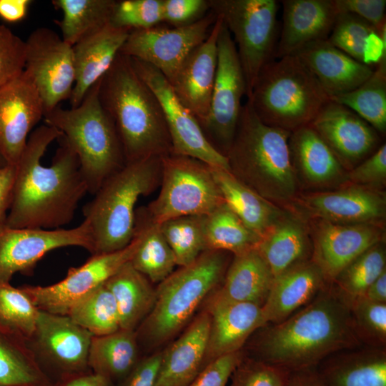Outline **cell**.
<instances>
[{
	"label": "cell",
	"mask_w": 386,
	"mask_h": 386,
	"mask_svg": "<svg viewBox=\"0 0 386 386\" xmlns=\"http://www.w3.org/2000/svg\"><path fill=\"white\" fill-rule=\"evenodd\" d=\"M14 167L6 226L55 229L72 221L88 188L79 158L59 130L46 124L34 129Z\"/></svg>",
	"instance_id": "6da1fadb"
},
{
	"label": "cell",
	"mask_w": 386,
	"mask_h": 386,
	"mask_svg": "<svg viewBox=\"0 0 386 386\" xmlns=\"http://www.w3.org/2000/svg\"><path fill=\"white\" fill-rule=\"evenodd\" d=\"M246 344V355L290 371L315 367L335 352L362 345L349 300L333 283L284 320L259 328Z\"/></svg>",
	"instance_id": "7a4b0ae2"
},
{
	"label": "cell",
	"mask_w": 386,
	"mask_h": 386,
	"mask_svg": "<svg viewBox=\"0 0 386 386\" xmlns=\"http://www.w3.org/2000/svg\"><path fill=\"white\" fill-rule=\"evenodd\" d=\"M99 98L115 126L127 162L172 153L161 104L129 56L118 54L100 79Z\"/></svg>",
	"instance_id": "3957f363"
},
{
	"label": "cell",
	"mask_w": 386,
	"mask_h": 386,
	"mask_svg": "<svg viewBox=\"0 0 386 386\" xmlns=\"http://www.w3.org/2000/svg\"><path fill=\"white\" fill-rule=\"evenodd\" d=\"M290 133L263 123L247 100L226 154L230 172L277 206L290 207L298 196L299 184L289 146Z\"/></svg>",
	"instance_id": "277c9868"
},
{
	"label": "cell",
	"mask_w": 386,
	"mask_h": 386,
	"mask_svg": "<svg viewBox=\"0 0 386 386\" xmlns=\"http://www.w3.org/2000/svg\"><path fill=\"white\" fill-rule=\"evenodd\" d=\"M232 257L227 251L206 250L158 284L154 306L135 330L138 342L154 347L177 335L222 284Z\"/></svg>",
	"instance_id": "5b68a950"
},
{
	"label": "cell",
	"mask_w": 386,
	"mask_h": 386,
	"mask_svg": "<svg viewBox=\"0 0 386 386\" xmlns=\"http://www.w3.org/2000/svg\"><path fill=\"white\" fill-rule=\"evenodd\" d=\"M162 157L127 162L108 177L82 209L93 243L91 254L120 250L134 234L136 204L160 184Z\"/></svg>",
	"instance_id": "8992f818"
},
{
	"label": "cell",
	"mask_w": 386,
	"mask_h": 386,
	"mask_svg": "<svg viewBox=\"0 0 386 386\" xmlns=\"http://www.w3.org/2000/svg\"><path fill=\"white\" fill-rule=\"evenodd\" d=\"M100 80L75 108L59 105L44 114L46 124L59 130L76 154L88 193L94 194L103 182L127 163L109 116L99 98Z\"/></svg>",
	"instance_id": "52a82bcc"
},
{
	"label": "cell",
	"mask_w": 386,
	"mask_h": 386,
	"mask_svg": "<svg viewBox=\"0 0 386 386\" xmlns=\"http://www.w3.org/2000/svg\"><path fill=\"white\" fill-rule=\"evenodd\" d=\"M247 100L263 123L292 132L310 124L330 99L300 59L290 55L262 69Z\"/></svg>",
	"instance_id": "ba28073f"
},
{
	"label": "cell",
	"mask_w": 386,
	"mask_h": 386,
	"mask_svg": "<svg viewBox=\"0 0 386 386\" xmlns=\"http://www.w3.org/2000/svg\"><path fill=\"white\" fill-rule=\"evenodd\" d=\"M235 44L247 86V98L262 69L273 60L277 44L275 0H208Z\"/></svg>",
	"instance_id": "9c48e42d"
},
{
	"label": "cell",
	"mask_w": 386,
	"mask_h": 386,
	"mask_svg": "<svg viewBox=\"0 0 386 386\" xmlns=\"http://www.w3.org/2000/svg\"><path fill=\"white\" fill-rule=\"evenodd\" d=\"M159 185L157 197L143 208L157 224L181 216L206 215L224 203L211 166L190 157H162Z\"/></svg>",
	"instance_id": "30bf717a"
},
{
	"label": "cell",
	"mask_w": 386,
	"mask_h": 386,
	"mask_svg": "<svg viewBox=\"0 0 386 386\" xmlns=\"http://www.w3.org/2000/svg\"><path fill=\"white\" fill-rule=\"evenodd\" d=\"M92 337L67 315L39 310L27 342L40 369L55 384L91 372L88 359Z\"/></svg>",
	"instance_id": "8fae6325"
},
{
	"label": "cell",
	"mask_w": 386,
	"mask_h": 386,
	"mask_svg": "<svg viewBox=\"0 0 386 386\" xmlns=\"http://www.w3.org/2000/svg\"><path fill=\"white\" fill-rule=\"evenodd\" d=\"M217 49L210 109L200 127L210 144L226 157L235 135L247 86L235 44L223 23L218 35Z\"/></svg>",
	"instance_id": "7c38bea8"
},
{
	"label": "cell",
	"mask_w": 386,
	"mask_h": 386,
	"mask_svg": "<svg viewBox=\"0 0 386 386\" xmlns=\"http://www.w3.org/2000/svg\"><path fill=\"white\" fill-rule=\"evenodd\" d=\"M141 239L140 234L134 231V237L127 247L112 252L91 254L82 265L71 267L59 282L48 286L20 287L39 310L67 315L75 304L104 284L131 261Z\"/></svg>",
	"instance_id": "4fadbf2b"
},
{
	"label": "cell",
	"mask_w": 386,
	"mask_h": 386,
	"mask_svg": "<svg viewBox=\"0 0 386 386\" xmlns=\"http://www.w3.org/2000/svg\"><path fill=\"white\" fill-rule=\"evenodd\" d=\"M25 44L24 71L34 84L46 114L71 97L75 84L72 46L47 27L34 29Z\"/></svg>",
	"instance_id": "5bb4252c"
},
{
	"label": "cell",
	"mask_w": 386,
	"mask_h": 386,
	"mask_svg": "<svg viewBox=\"0 0 386 386\" xmlns=\"http://www.w3.org/2000/svg\"><path fill=\"white\" fill-rule=\"evenodd\" d=\"M129 58L137 74L161 104L171 138L172 154L190 157L212 167L229 170L227 158L210 144L197 119L180 102L164 76L149 64Z\"/></svg>",
	"instance_id": "9a60e30c"
},
{
	"label": "cell",
	"mask_w": 386,
	"mask_h": 386,
	"mask_svg": "<svg viewBox=\"0 0 386 386\" xmlns=\"http://www.w3.org/2000/svg\"><path fill=\"white\" fill-rule=\"evenodd\" d=\"M216 19L209 10L202 19L186 26L157 25L131 31L119 53L149 64L170 83L190 53L208 37Z\"/></svg>",
	"instance_id": "2e32d148"
},
{
	"label": "cell",
	"mask_w": 386,
	"mask_h": 386,
	"mask_svg": "<svg viewBox=\"0 0 386 386\" xmlns=\"http://www.w3.org/2000/svg\"><path fill=\"white\" fill-rule=\"evenodd\" d=\"M93 251L90 228L84 220L69 229H44L0 227V282L10 283L16 273L31 275L48 252L65 247Z\"/></svg>",
	"instance_id": "e0dca14e"
},
{
	"label": "cell",
	"mask_w": 386,
	"mask_h": 386,
	"mask_svg": "<svg viewBox=\"0 0 386 386\" xmlns=\"http://www.w3.org/2000/svg\"><path fill=\"white\" fill-rule=\"evenodd\" d=\"M330 191L297 196L290 208L301 217L341 224L383 226L386 197L381 190L347 184Z\"/></svg>",
	"instance_id": "ac0fdd59"
},
{
	"label": "cell",
	"mask_w": 386,
	"mask_h": 386,
	"mask_svg": "<svg viewBox=\"0 0 386 386\" xmlns=\"http://www.w3.org/2000/svg\"><path fill=\"white\" fill-rule=\"evenodd\" d=\"M312 221L315 222L310 232L312 245L311 259L327 284H332L339 273L362 253L385 241L382 225Z\"/></svg>",
	"instance_id": "d6986e66"
},
{
	"label": "cell",
	"mask_w": 386,
	"mask_h": 386,
	"mask_svg": "<svg viewBox=\"0 0 386 386\" xmlns=\"http://www.w3.org/2000/svg\"><path fill=\"white\" fill-rule=\"evenodd\" d=\"M44 114L39 94L24 71L0 87V157L8 165L17 164Z\"/></svg>",
	"instance_id": "ffe728a7"
},
{
	"label": "cell",
	"mask_w": 386,
	"mask_h": 386,
	"mask_svg": "<svg viewBox=\"0 0 386 386\" xmlns=\"http://www.w3.org/2000/svg\"><path fill=\"white\" fill-rule=\"evenodd\" d=\"M310 125L347 171L377 149V132L353 111L332 100Z\"/></svg>",
	"instance_id": "44dd1931"
},
{
	"label": "cell",
	"mask_w": 386,
	"mask_h": 386,
	"mask_svg": "<svg viewBox=\"0 0 386 386\" xmlns=\"http://www.w3.org/2000/svg\"><path fill=\"white\" fill-rule=\"evenodd\" d=\"M222 25V20L217 17L208 37L190 53L169 83L199 125L206 120L210 109L217 68V39Z\"/></svg>",
	"instance_id": "7402d4cb"
},
{
	"label": "cell",
	"mask_w": 386,
	"mask_h": 386,
	"mask_svg": "<svg viewBox=\"0 0 386 386\" xmlns=\"http://www.w3.org/2000/svg\"><path fill=\"white\" fill-rule=\"evenodd\" d=\"M204 310L210 319L204 367L220 356L242 350L265 325L262 307L253 303L226 301L209 295Z\"/></svg>",
	"instance_id": "603a6c76"
},
{
	"label": "cell",
	"mask_w": 386,
	"mask_h": 386,
	"mask_svg": "<svg viewBox=\"0 0 386 386\" xmlns=\"http://www.w3.org/2000/svg\"><path fill=\"white\" fill-rule=\"evenodd\" d=\"M282 26L274 57L295 55L306 45L327 40L338 14L334 0H282Z\"/></svg>",
	"instance_id": "cb8c5ba5"
},
{
	"label": "cell",
	"mask_w": 386,
	"mask_h": 386,
	"mask_svg": "<svg viewBox=\"0 0 386 386\" xmlns=\"http://www.w3.org/2000/svg\"><path fill=\"white\" fill-rule=\"evenodd\" d=\"M289 146L298 184L317 189L347 184V170L310 124L290 133Z\"/></svg>",
	"instance_id": "d4e9b609"
},
{
	"label": "cell",
	"mask_w": 386,
	"mask_h": 386,
	"mask_svg": "<svg viewBox=\"0 0 386 386\" xmlns=\"http://www.w3.org/2000/svg\"><path fill=\"white\" fill-rule=\"evenodd\" d=\"M129 32L109 24L72 46L75 84L69 99L71 108L78 107L88 91L107 72Z\"/></svg>",
	"instance_id": "484cf974"
},
{
	"label": "cell",
	"mask_w": 386,
	"mask_h": 386,
	"mask_svg": "<svg viewBox=\"0 0 386 386\" xmlns=\"http://www.w3.org/2000/svg\"><path fill=\"white\" fill-rule=\"evenodd\" d=\"M210 319L203 310L162 351L155 386H187L204 368Z\"/></svg>",
	"instance_id": "4316f807"
},
{
	"label": "cell",
	"mask_w": 386,
	"mask_h": 386,
	"mask_svg": "<svg viewBox=\"0 0 386 386\" xmlns=\"http://www.w3.org/2000/svg\"><path fill=\"white\" fill-rule=\"evenodd\" d=\"M330 98L354 90L372 74L374 67L350 56L327 39L312 42L297 54Z\"/></svg>",
	"instance_id": "83f0119b"
},
{
	"label": "cell",
	"mask_w": 386,
	"mask_h": 386,
	"mask_svg": "<svg viewBox=\"0 0 386 386\" xmlns=\"http://www.w3.org/2000/svg\"><path fill=\"white\" fill-rule=\"evenodd\" d=\"M327 284L312 259L275 277L262 306L264 323L275 324L284 320L310 302Z\"/></svg>",
	"instance_id": "f1b7e54d"
},
{
	"label": "cell",
	"mask_w": 386,
	"mask_h": 386,
	"mask_svg": "<svg viewBox=\"0 0 386 386\" xmlns=\"http://www.w3.org/2000/svg\"><path fill=\"white\" fill-rule=\"evenodd\" d=\"M256 247L274 278L295 265L311 259L309 226L298 214L284 211L260 237Z\"/></svg>",
	"instance_id": "f546056e"
},
{
	"label": "cell",
	"mask_w": 386,
	"mask_h": 386,
	"mask_svg": "<svg viewBox=\"0 0 386 386\" xmlns=\"http://www.w3.org/2000/svg\"><path fill=\"white\" fill-rule=\"evenodd\" d=\"M316 367L327 386H386V348L362 345L344 350Z\"/></svg>",
	"instance_id": "4dcf8cb0"
},
{
	"label": "cell",
	"mask_w": 386,
	"mask_h": 386,
	"mask_svg": "<svg viewBox=\"0 0 386 386\" xmlns=\"http://www.w3.org/2000/svg\"><path fill=\"white\" fill-rule=\"evenodd\" d=\"M274 276L257 247L234 254L222 284L210 295L215 298L262 307Z\"/></svg>",
	"instance_id": "1f68e13d"
},
{
	"label": "cell",
	"mask_w": 386,
	"mask_h": 386,
	"mask_svg": "<svg viewBox=\"0 0 386 386\" xmlns=\"http://www.w3.org/2000/svg\"><path fill=\"white\" fill-rule=\"evenodd\" d=\"M211 167L224 202L259 237L284 214V210L245 185L229 170Z\"/></svg>",
	"instance_id": "d6a6232c"
},
{
	"label": "cell",
	"mask_w": 386,
	"mask_h": 386,
	"mask_svg": "<svg viewBox=\"0 0 386 386\" xmlns=\"http://www.w3.org/2000/svg\"><path fill=\"white\" fill-rule=\"evenodd\" d=\"M104 284L115 300L120 328L135 331L154 306L156 290L152 282L129 262Z\"/></svg>",
	"instance_id": "836d02e7"
},
{
	"label": "cell",
	"mask_w": 386,
	"mask_h": 386,
	"mask_svg": "<svg viewBox=\"0 0 386 386\" xmlns=\"http://www.w3.org/2000/svg\"><path fill=\"white\" fill-rule=\"evenodd\" d=\"M139 360L135 331L120 329L112 334L92 337L88 359L89 368L114 386L130 373Z\"/></svg>",
	"instance_id": "e575fe53"
},
{
	"label": "cell",
	"mask_w": 386,
	"mask_h": 386,
	"mask_svg": "<svg viewBox=\"0 0 386 386\" xmlns=\"http://www.w3.org/2000/svg\"><path fill=\"white\" fill-rule=\"evenodd\" d=\"M27 340L0 322V386H51Z\"/></svg>",
	"instance_id": "d590c367"
},
{
	"label": "cell",
	"mask_w": 386,
	"mask_h": 386,
	"mask_svg": "<svg viewBox=\"0 0 386 386\" xmlns=\"http://www.w3.org/2000/svg\"><path fill=\"white\" fill-rule=\"evenodd\" d=\"M134 230L142 239L130 262L152 283L159 284L174 272L177 266L174 254L159 224L152 222L143 208L136 209Z\"/></svg>",
	"instance_id": "8d00e7d4"
},
{
	"label": "cell",
	"mask_w": 386,
	"mask_h": 386,
	"mask_svg": "<svg viewBox=\"0 0 386 386\" xmlns=\"http://www.w3.org/2000/svg\"><path fill=\"white\" fill-rule=\"evenodd\" d=\"M114 0H53L63 14L55 21L61 38L71 46L109 24Z\"/></svg>",
	"instance_id": "74e56055"
},
{
	"label": "cell",
	"mask_w": 386,
	"mask_h": 386,
	"mask_svg": "<svg viewBox=\"0 0 386 386\" xmlns=\"http://www.w3.org/2000/svg\"><path fill=\"white\" fill-rule=\"evenodd\" d=\"M330 100L349 108L377 132H386V59L374 68L371 76L360 86Z\"/></svg>",
	"instance_id": "f35d334b"
},
{
	"label": "cell",
	"mask_w": 386,
	"mask_h": 386,
	"mask_svg": "<svg viewBox=\"0 0 386 386\" xmlns=\"http://www.w3.org/2000/svg\"><path fill=\"white\" fill-rule=\"evenodd\" d=\"M207 250H222L233 255L256 247L260 237L250 230L224 202L204 215Z\"/></svg>",
	"instance_id": "ab89813d"
},
{
	"label": "cell",
	"mask_w": 386,
	"mask_h": 386,
	"mask_svg": "<svg viewBox=\"0 0 386 386\" xmlns=\"http://www.w3.org/2000/svg\"><path fill=\"white\" fill-rule=\"evenodd\" d=\"M67 316L93 336L112 334L121 329L115 300L105 284L75 304Z\"/></svg>",
	"instance_id": "60d3db41"
},
{
	"label": "cell",
	"mask_w": 386,
	"mask_h": 386,
	"mask_svg": "<svg viewBox=\"0 0 386 386\" xmlns=\"http://www.w3.org/2000/svg\"><path fill=\"white\" fill-rule=\"evenodd\" d=\"M204 215H185L159 224L161 232L171 247L179 267L194 261L206 251Z\"/></svg>",
	"instance_id": "b9f144b4"
},
{
	"label": "cell",
	"mask_w": 386,
	"mask_h": 386,
	"mask_svg": "<svg viewBox=\"0 0 386 386\" xmlns=\"http://www.w3.org/2000/svg\"><path fill=\"white\" fill-rule=\"evenodd\" d=\"M386 270L385 241L367 249L345 267L332 282L348 299L362 296Z\"/></svg>",
	"instance_id": "7bdbcfd3"
},
{
	"label": "cell",
	"mask_w": 386,
	"mask_h": 386,
	"mask_svg": "<svg viewBox=\"0 0 386 386\" xmlns=\"http://www.w3.org/2000/svg\"><path fill=\"white\" fill-rule=\"evenodd\" d=\"M39 310L29 296L10 283L0 282V322L27 341L36 324Z\"/></svg>",
	"instance_id": "ee69618b"
},
{
	"label": "cell",
	"mask_w": 386,
	"mask_h": 386,
	"mask_svg": "<svg viewBox=\"0 0 386 386\" xmlns=\"http://www.w3.org/2000/svg\"><path fill=\"white\" fill-rule=\"evenodd\" d=\"M352 326L362 345L386 348V303L348 299Z\"/></svg>",
	"instance_id": "f6af8a7d"
},
{
	"label": "cell",
	"mask_w": 386,
	"mask_h": 386,
	"mask_svg": "<svg viewBox=\"0 0 386 386\" xmlns=\"http://www.w3.org/2000/svg\"><path fill=\"white\" fill-rule=\"evenodd\" d=\"M162 22V0L115 1L109 24L131 31L152 28Z\"/></svg>",
	"instance_id": "bcb514c9"
},
{
	"label": "cell",
	"mask_w": 386,
	"mask_h": 386,
	"mask_svg": "<svg viewBox=\"0 0 386 386\" xmlns=\"http://www.w3.org/2000/svg\"><path fill=\"white\" fill-rule=\"evenodd\" d=\"M376 31L365 20L350 13H338L327 41L355 60L362 63L366 37Z\"/></svg>",
	"instance_id": "7dc6e473"
},
{
	"label": "cell",
	"mask_w": 386,
	"mask_h": 386,
	"mask_svg": "<svg viewBox=\"0 0 386 386\" xmlns=\"http://www.w3.org/2000/svg\"><path fill=\"white\" fill-rule=\"evenodd\" d=\"M290 372L244 352L230 377L229 386H285Z\"/></svg>",
	"instance_id": "c3c4849f"
},
{
	"label": "cell",
	"mask_w": 386,
	"mask_h": 386,
	"mask_svg": "<svg viewBox=\"0 0 386 386\" xmlns=\"http://www.w3.org/2000/svg\"><path fill=\"white\" fill-rule=\"evenodd\" d=\"M25 49V41L7 26L0 24V87L24 72Z\"/></svg>",
	"instance_id": "681fc988"
},
{
	"label": "cell",
	"mask_w": 386,
	"mask_h": 386,
	"mask_svg": "<svg viewBox=\"0 0 386 386\" xmlns=\"http://www.w3.org/2000/svg\"><path fill=\"white\" fill-rule=\"evenodd\" d=\"M347 179V184L381 190L386 183V144L348 170Z\"/></svg>",
	"instance_id": "f907efd6"
},
{
	"label": "cell",
	"mask_w": 386,
	"mask_h": 386,
	"mask_svg": "<svg viewBox=\"0 0 386 386\" xmlns=\"http://www.w3.org/2000/svg\"><path fill=\"white\" fill-rule=\"evenodd\" d=\"M209 11L207 0H162V22L172 27L192 24Z\"/></svg>",
	"instance_id": "816d5d0a"
},
{
	"label": "cell",
	"mask_w": 386,
	"mask_h": 386,
	"mask_svg": "<svg viewBox=\"0 0 386 386\" xmlns=\"http://www.w3.org/2000/svg\"><path fill=\"white\" fill-rule=\"evenodd\" d=\"M244 355L242 349L213 360L187 386H227L233 371Z\"/></svg>",
	"instance_id": "f5cc1de1"
},
{
	"label": "cell",
	"mask_w": 386,
	"mask_h": 386,
	"mask_svg": "<svg viewBox=\"0 0 386 386\" xmlns=\"http://www.w3.org/2000/svg\"><path fill=\"white\" fill-rule=\"evenodd\" d=\"M338 13H350L372 25L377 33L385 24V0H334Z\"/></svg>",
	"instance_id": "db71d44e"
},
{
	"label": "cell",
	"mask_w": 386,
	"mask_h": 386,
	"mask_svg": "<svg viewBox=\"0 0 386 386\" xmlns=\"http://www.w3.org/2000/svg\"><path fill=\"white\" fill-rule=\"evenodd\" d=\"M162 351L140 359L130 373L115 386H155Z\"/></svg>",
	"instance_id": "11a10c76"
},
{
	"label": "cell",
	"mask_w": 386,
	"mask_h": 386,
	"mask_svg": "<svg viewBox=\"0 0 386 386\" xmlns=\"http://www.w3.org/2000/svg\"><path fill=\"white\" fill-rule=\"evenodd\" d=\"M386 59V29L380 34L370 33L365 39L362 51V63L372 66Z\"/></svg>",
	"instance_id": "9f6ffc18"
},
{
	"label": "cell",
	"mask_w": 386,
	"mask_h": 386,
	"mask_svg": "<svg viewBox=\"0 0 386 386\" xmlns=\"http://www.w3.org/2000/svg\"><path fill=\"white\" fill-rule=\"evenodd\" d=\"M15 167L7 165L0 171V227L6 224L13 197Z\"/></svg>",
	"instance_id": "6f0895ef"
},
{
	"label": "cell",
	"mask_w": 386,
	"mask_h": 386,
	"mask_svg": "<svg viewBox=\"0 0 386 386\" xmlns=\"http://www.w3.org/2000/svg\"><path fill=\"white\" fill-rule=\"evenodd\" d=\"M33 2L31 0H0V19L8 24L22 21Z\"/></svg>",
	"instance_id": "680465c9"
},
{
	"label": "cell",
	"mask_w": 386,
	"mask_h": 386,
	"mask_svg": "<svg viewBox=\"0 0 386 386\" xmlns=\"http://www.w3.org/2000/svg\"><path fill=\"white\" fill-rule=\"evenodd\" d=\"M285 386H327L317 367L291 371Z\"/></svg>",
	"instance_id": "91938a15"
},
{
	"label": "cell",
	"mask_w": 386,
	"mask_h": 386,
	"mask_svg": "<svg viewBox=\"0 0 386 386\" xmlns=\"http://www.w3.org/2000/svg\"><path fill=\"white\" fill-rule=\"evenodd\" d=\"M51 386H114L105 377L93 373H87L71 379L52 384Z\"/></svg>",
	"instance_id": "94428289"
},
{
	"label": "cell",
	"mask_w": 386,
	"mask_h": 386,
	"mask_svg": "<svg viewBox=\"0 0 386 386\" xmlns=\"http://www.w3.org/2000/svg\"><path fill=\"white\" fill-rule=\"evenodd\" d=\"M362 297L371 302L386 303V270L367 287Z\"/></svg>",
	"instance_id": "6125c7cd"
},
{
	"label": "cell",
	"mask_w": 386,
	"mask_h": 386,
	"mask_svg": "<svg viewBox=\"0 0 386 386\" xmlns=\"http://www.w3.org/2000/svg\"><path fill=\"white\" fill-rule=\"evenodd\" d=\"M7 163L0 157V169L7 166Z\"/></svg>",
	"instance_id": "be15d7a7"
},
{
	"label": "cell",
	"mask_w": 386,
	"mask_h": 386,
	"mask_svg": "<svg viewBox=\"0 0 386 386\" xmlns=\"http://www.w3.org/2000/svg\"><path fill=\"white\" fill-rule=\"evenodd\" d=\"M1 169H0V171H1Z\"/></svg>",
	"instance_id": "e7e4bbea"
}]
</instances>
